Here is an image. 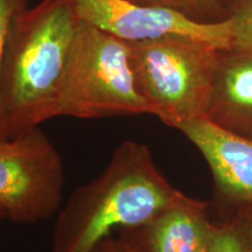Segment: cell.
I'll return each mask as SVG.
<instances>
[{
    "label": "cell",
    "mask_w": 252,
    "mask_h": 252,
    "mask_svg": "<svg viewBox=\"0 0 252 252\" xmlns=\"http://www.w3.org/2000/svg\"><path fill=\"white\" fill-rule=\"evenodd\" d=\"M200 151L223 197L242 206H252V140L197 118L178 126Z\"/></svg>",
    "instance_id": "52a82bcc"
},
{
    "label": "cell",
    "mask_w": 252,
    "mask_h": 252,
    "mask_svg": "<svg viewBox=\"0 0 252 252\" xmlns=\"http://www.w3.org/2000/svg\"><path fill=\"white\" fill-rule=\"evenodd\" d=\"M82 20L127 42L179 36L231 49V19L196 20L174 7L138 5L128 0H74Z\"/></svg>",
    "instance_id": "8992f818"
},
{
    "label": "cell",
    "mask_w": 252,
    "mask_h": 252,
    "mask_svg": "<svg viewBox=\"0 0 252 252\" xmlns=\"http://www.w3.org/2000/svg\"><path fill=\"white\" fill-rule=\"evenodd\" d=\"M232 52L252 56V0H245L230 17Z\"/></svg>",
    "instance_id": "8fae6325"
},
{
    "label": "cell",
    "mask_w": 252,
    "mask_h": 252,
    "mask_svg": "<svg viewBox=\"0 0 252 252\" xmlns=\"http://www.w3.org/2000/svg\"><path fill=\"white\" fill-rule=\"evenodd\" d=\"M63 187L61 156L40 127L0 140V207L7 219H49L61 206Z\"/></svg>",
    "instance_id": "5b68a950"
},
{
    "label": "cell",
    "mask_w": 252,
    "mask_h": 252,
    "mask_svg": "<svg viewBox=\"0 0 252 252\" xmlns=\"http://www.w3.org/2000/svg\"><path fill=\"white\" fill-rule=\"evenodd\" d=\"M207 252H252V206H242L214 226Z\"/></svg>",
    "instance_id": "30bf717a"
},
{
    "label": "cell",
    "mask_w": 252,
    "mask_h": 252,
    "mask_svg": "<svg viewBox=\"0 0 252 252\" xmlns=\"http://www.w3.org/2000/svg\"><path fill=\"white\" fill-rule=\"evenodd\" d=\"M153 115L137 83L127 41L83 21L72 52L60 116L94 119Z\"/></svg>",
    "instance_id": "277c9868"
},
{
    "label": "cell",
    "mask_w": 252,
    "mask_h": 252,
    "mask_svg": "<svg viewBox=\"0 0 252 252\" xmlns=\"http://www.w3.org/2000/svg\"><path fill=\"white\" fill-rule=\"evenodd\" d=\"M180 191L163 178L146 145L126 140L98 176L71 195L56 224V252H94L117 229H139Z\"/></svg>",
    "instance_id": "7a4b0ae2"
},
{
    "label": "cell",
    "mask_w": 252,
    "mask_h": 252,
    "mask_svg": "<svg viewBox=\"0 0 252 252\" xmlns=\"http://www.w3.org/2000/svg\"><path fill=\"white\" fill-rule=\"evenodd\" d=\"M128 45L138 87L154 116L174 128L206 117L220 49L179 36Z\"/></svg>",
    "instance_id": "3957f363"
},
{
    "label": "cell",
    "mask_w": 252,
    "mask_h": 252,
    "mask_svg": "<svg viewBox=\"0 0 252 252\" xmlns=\"http://www.w3.org/2000/svg\"><path fill=\"white\" fill-rule=\"evenodd\" d=\"M82 23L74 0H41L17 19L0 70V140L60 116Z\"/></svg>",
    "instance_id": "6da1fadb"
},
{
    "label": "cell",
    "mask_w": 252,
    "mask_h": 252,
    "mask_svg": "<svg viewBox=\"0 0 252 252\" xmlns=\"http://www.w3.org/2000/svg\"><path fill=\"white\" fill-rule=\"evenodd\" d=\"M100 244L103 245L105 252H144L138 245L130 242H113L109 241L108 238Z\"/></svg>",
    "instance_id": "5bb4252c"
},
{
    "label": "cell",
    "mask_w": 252,
    "mask_h": 252,
    "mask_svg": "<svg viewBox=\"0 0 252 252\" xmlns=\"http://www.w3.org/2000/svg\"><path fill=\"white\" fill-rule=\"evenodd\" d=\"M220 0H182L179 9L186 14H204L215 9Z\"/></svg>",
    "instance_id": "4fadbf2b"
},
{
    "label": "cell",
    "mask_w": 252,
    "mask_h": 252,
    "mask_svg": "<svg viewBox=\"0 0 252 252\" xmlns=\"http://www.w3.org/2000/svg\"><path fill=\"white\" fill-rule=\"evenodd\" d=\"M206 118L252 140V56L220 50Z\"/></svg>",
    "instance_id": "9c48e42d"
},
{
    "label": "cell",
    "mask_w": 252,
    "mask_h": 252,
    "mask_svg": "<svg viewBox=\"0 0 252 252\" xmlns=\"http://www.w3.org/2000/svg\"><path fill=\"white\" fill-rule=\"evenodd\" d=\"M2 217H6L5 216V212H4V209H2V208L0 207V220H1Z\"/></svg>",
    "instance_id": "e0dca14e"
},
{
    "label": "cell",
    "mask_w": 252,
    "mask_h": 252,
    "mask_svg": "<svg viewBox=\"0 0 252 252\" xmlns=\"http://www.w3.org/2000/svg\"><path fill=\"white\" fill-rule=\"evenodd\" d=\"M94 252H105V250H104V248H103V245L102 244H99V247L96 249V250H94Z\"/></svg>",
    "instance_id": "2e32d148"
},
{
    "label": "cell",
    "mask_w": 252,
    "mask_h": 252,
    "mask_svg": "<svg viewBox=\"0 0 252 252\" xmlns=\"http://www.w3.org/2000/svg\"><path fill=\"white\" fill-rule=\"evenodd\" d=\"M28 0H0V70L6 45L17 19L28 8Z\"/></svg>",
    "instance_id": "7c38bea8"
},
{
    "label": "cell",
    "mask_w": 252,
    "mask_h": 252,
    "mask_svg": "<svg viewBox=\"0 0 252 252\" xmlns=\"http://www.w3.org/2000/svg\"><path fill=\"white\" fill-rule=\"evenodd\" d=\"M138 5L158 6V7H174L179 8L182 0H128Z\"/></svg>",
    "instance_id": "9a60e30c"
},
{
    "label": "cell",
    "mask_w": 252,
    "mask_h": 252,
    "mask_svg": "<svg viewBox=\"0 0 252 252\" xmlns=\"http://www.w3.org/2000/svg\"><path fill=\"white\" fill-rule=\"evenodd\" d=\"M208 216V204L178 195L168 208L139 229L144 252H207L214 231Z\"/></svg>",
    "instance_id": "ba28073f"
}]
</instances>
